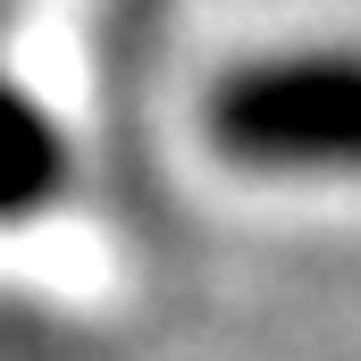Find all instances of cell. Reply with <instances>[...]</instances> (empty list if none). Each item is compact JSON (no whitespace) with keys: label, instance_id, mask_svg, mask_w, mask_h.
Returning a JSON list of instances; mask_svg holds the SVG:
<instances>
[{"label":"cell","instance_id":"obj_1","mask_svg":"<svg viewBox=\"0 0 361 361\" xmlns=\"http://www.w3.org/2000/svg\"><path fill=\"white\" fill-rule=\"evenodd\" d=\"M202 135L252 177H361V51H277L227 68L202 101Z\"/></svg>","mask_w":361,"mask_h":361},{"label":"cell","instance_id":"obj_2","mask_svg":"<svg viewBox=\"0 0 361 361\" xmlns=\"http://www.w3.org/2000/svg\"><path fill=\"white\" fill-rule=\"evenodd\" d=\"M68 177H76V160H68L59 118H51L25 85L0 76V227L42 219V210L68 193Z\"/></svg>","mask_w":361,"mask_h":361}]
</instances>
